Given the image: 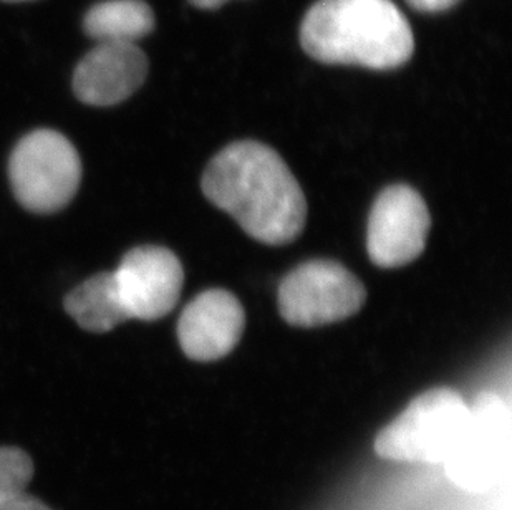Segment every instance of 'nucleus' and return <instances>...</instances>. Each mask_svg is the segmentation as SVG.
I'll return each mask as SVG.
<instances>
[{
    "instance_id": "obj_7",
    "label": "nucleus",
    "mask_w": 512,
    "mask_h": 510,
    "mask_svg": "<svg viewBox=\"0 0 512 510\" xmlns=\"http://www.w3.org/2000/svg\"><path fill=\"white\" fill-rule=\"evenodd\" d=\"M431 217L425 199L406 184L385 189L368 217L367 249L373 264L398 269L425 251Z\"/></svg>"
},
{
    "instance_id": "obj_6",
    "label": "nucleus",
    "mask_w": 512,
    "mask_h": 510,
    "mask_svg": "<svg viewBox=\"0 0 512 510\" xmlns=\"http://www.w3.org/2000/svg\"><path fill=\"white\" fill-rule=\"evenodd\" d=\"M367 292L358 277L335 260H309L287 274L279 287V312L294 327L340 322L363 307Z\"/></svg>"
},
{
    "instance_id": "obj_10",
    "label": "nucleus",
    "mask_w": 512,
    "mask_h": 510,
    "mask_svg": "<svg viewBox=\"0 0 512 510\" xmlns=\"http://www.w3.org/2000/svg\"><path fill=\"white\" fill-rule=\"evenodd\" d=\"M146 75L148 58L138 45L103 42L78 63L73 92L87 105H118L143 85Z\"/></svg>"
},
{
    "instance_id": "obj_5",
    "label": "nucleus",
    "mask_w": 512,
    "mask_h": 510,
    "mask_svg": "<svg viewBox=\"0 0 512 510\" xmlns=\"http://www.w3.org/2000/svg\"><path fill=\"white\" fill-rule=\"evenodd\" d=\"M511 433L508 403L494 393H481L469 406L468 419L443 462L448 479L468 494L491 491L508 467Z\"/></svg>"
},
{
    "instance_id": "obj_14",
    "label": "nucleus",
    "mask_w": 512,
    "mask_h": 510,
    "mask_svg": "<svg viewBox=\"0 0 512 510\" xmlns=\"http://www.w3.org/2000/svg\"><path fill=\"white\" fill-rule=\"evenodd\" d=\"M0 510H54L52 507L47 506L44 501H40L39 497L27 494V492H20L15 496L10 497L7 501L0 504Z\"/></svg>"
},
{
    "instance_id": "obj_12",
    "label": "nucleus",
    "mask_w": 512,
    "mask_h": 510,
    "mask_svg": "<svg viewBox=\"0 0 512 510\" xmlns=\"http://www.w3.org/2000/svg\"><path fill=\"white\" fill-rule=\"evenodd\" d=\"M155 29V14L145 0H103L83 19L90 39L115 44H136Z\"/></svg>"
},
{
    "instance_id": "obj_16",
    "label": "nucleus",
    "mask_w": 512,
    "mask_h": 510,
    "mask_svg": "<svg viewBox=\"0 0 512 510\" xmlns=\"http://www.w3.org/2000/svg\"><path fill=\"white\" fill-rule=\"evenodd\" d=\"M188 2L193 4L194 7H198V9L213 10L226 4L228 0H188Z\"/></svg>"
},
{
    "instance_id": "obj_8",
    "label": "nucleus",
    "mask_w": 512,
    "mask_h": 510,
    "mask_svg": "<svg viewBox=\"0 0 512 510\" xmlns=\"http://www.w3.org/2000/svg\"><path fill=\"white\" fill-rule=\"evenodd\" d=\"M113 275L130 318L145 322L168 315L178 304L183 290V265L166 247L131 249Z\"/></svg>"
},
{
    "instance_id": "obj_17",
    "label": "nucleus",
    "mask_w": 512,
    "mask_h": 510,
    "mask_svg": "<svg viewBox=\"0 0 512 510\" xmlns=\"http://www.w3.org/2000/svg\"><path fill=\"white\" fill-rule=\"evenodd\" d=\"M0 2H7V4H22V2H34V0H0Z\"/></svg>"
},
{
    "instance_id": "obj_9",
    "label": "nucleus",
    "mask_w": 512,
    "mask_h": 510,
    "mask_svg": "<svg viewBox=\"0 0 512 510\" xmlns=\"http://www.w3.org/2000/svg\"><path fill=\"white\" fill-rule=\"evenodd\" d=\"M244 325L246 313L236 295L223 289L206 290L181 313L179 345L191 360H219L236 348Z\"/></svg>"
},
{
    "instance_id": "obj_15",
    "label": "nucleus",
    "mask_w": 512,
    "mask_h": 510,
    "mask_svg": "<svg viewBox=\"0 0 512 510\" xmlns=\"http://www.w3.org/2000/svg\"><path fill=\"white\" fill-rule=\"evenodd\" d=\"M411 9L425 14H436V12H445L458 4L459 0H406Z\"/></svg>"
},
{
    "instance_id": "obj_2",
    "label": "nucleus",
    "mask_w": 512,
    "mask_h": 510,
    "mask_svg": "<svg viewBox=\"0 0 512 510\" xmlns=\"http://www.w3.org/2000/svg\"><path fill=\"white\" fill-rule=\"evenodd\" d=\"M300 44L317 62L393 70L410 62L415 37L392 0H319L300 25Z\"/></svg>"
},
{
    "instance_id": "obj_1",
    "label": "nucleus",
    "mask_w": 512,
    "mask_h": 510,
    "mask_svg": "<svg viewBox=\"0 0 512 510\" xmlns=\"http://www.w3.org/2000/svg\"><path fill=\"white\" fill-rule=\"evenodd\" d=\"M201 188L256 241L284 246L304 229V191L279 153L257 141H237L219 151Z\"/></svg>"
},
{
    "instance_id": "obj_4",
    "label": "nucleus",
    "mask_w": 512,
    "mask_h": 510,
    "mask_svg": "<svg viewBox=\"0 0 512 510\" xmlns=\"http://www.w3.org/2000/svg\"><path fill=\"white\" fill-rule=\"evenodd\" d=\"M9 179L20 206L37 214H52L75 198L82 181V161L62 133L35 130L10 154Z\"/></svg>"
},
{
    "instance_id": "obj_3",
    "label": "nucleus",
    "mask_w": 512,
    "mask_h": 510,
    "mask_svg": "<svg viewBox=\"0 0 512 510\" xmlns=\"http://www.w3.org/2000/svg\"><path fill=\"white\" fill-rule=\"evenodd\" d=\"M469 405L458 391L435 388L377 434L375 453L388 461L443 464L468 419Z\"/></svg>"
},
{
    "instance_id": "obj_11",
    "label": "nucleus",
    "mask_w": 512,
    "mask_h": 510,
    "mask_svg": "<svg viewBox=\"0 0 512 510\" xmlns=\"http://www.w3.org/2000/svg\"><path fill=\"white\" fill-rule=\"evenodd\" d=\"M63 307L75 322L92 333H107L130 320L113 272H100L65 297Z\"/></svg>"
},
{
    "instance_id": "obj_13",
    "label": "nucleus",
    "mask_w": 512,
    "mask_h": 510,
    "mask_svg": "<svg viewBox=\"0 0 512 510\" xmlns=\"http://www.w3.org/2000/svg\"><path fill=\"white\" fill-rule=\"evenodd\" d=\"M34 477V462L20 448H0V504L24 492Z\"/></svg>"
}]
</instances>
